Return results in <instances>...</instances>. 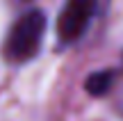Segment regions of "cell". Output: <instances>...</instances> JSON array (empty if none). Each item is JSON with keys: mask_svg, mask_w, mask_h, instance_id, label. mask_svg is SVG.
Instances as JSON below:
<instances>
[{"mask_svg": "<svg viewBox=\"0 0 123 121\" xmlns=\"http://www.w3.org/2000/svg\"><path fill=\"white\" fill-rule=\"evenodd\" d=\"M46 34V16L39 9H30L16 18L7 39H5V57L14 64L32 59L41 48Z\"/></svg>", "mask_w": 123, "mask_h": 121, "instance_id": "1", "label": "cell"}, {"mask_svg": "<svg viewBox=\"0 0 123 121\" xmlns=\"http://www.w3.org/2000/svg\"><path fill=\"white\" fill-rule=\"evenodd\" d=\"M98 0H66L57 16V37L62 44H73L87 32Z\"/></svg>", "mask_w": 123, "mask_h": 121, "instance_id": "2", "label": "cell"}, {"mask_svg": "<svg viewBox=\"0 0 123 121\" xmlns=\"http://www.w3.org/2000/svg\"><path fill=\"white\" fill-rule=\"evenodd\" d=\"M112 80H114V71H98L87 78V91L93 96H103L112 87Z\"/></svg>", "mask_w": 123, "mask_h": 121, "instance_id": "3", "label": "cell"}, {"mask_svg": "<svg viewBox=\"0 0 123 121\" xmlns=\"http://www.w3.org/2000/svg\"><path fill=\"white\" fill-rule=\"evenodd\" d=\"M116 108H119L121 112H123V89L119 91V96H116Z\"/></svg>", "mask_w": 123, "mask_h": 121, "instance_id": "4", "label": "cell"}]
</instances>
